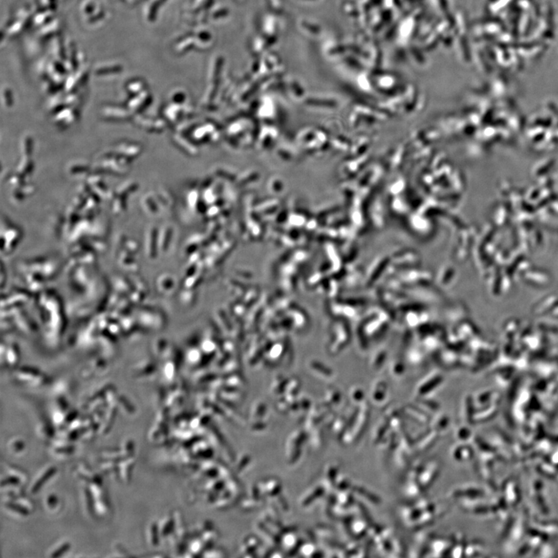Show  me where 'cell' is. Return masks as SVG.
Returning a JSON list of instances; mask_svg holds the SVG:
<instances>
[{"label":"cell","mask_w":558,"mask_h":558,"mask_svg":"<svg viewBox=\"0 0 558 558\" xmlns=\"http://www.w3.org/2000/svg\"><path fill=\"white\" fill-rule=\"evenodd\" d=\"M438 467L435 464H434V466L429 467L427 470H423V474L421 475V485L425 488L431 486L433 482H435L437 476H438Z\"/></svg>","instance_id":"6da1fadb"},{"label":"cell","mask_w":558,"mask_h":558,"mask_svg":"<svg viewBox=\"0 0 558 558\" xmlns=\"http://www.w3.org/2000/svg\"><path fill=\"white\" fill-rule=\"evenodd\" d=\"M353 489H354L353 491H355L357 494L361 495V496H363V497L366 498V499L370 501L373 504H381V499H380L378 496L374 494V493L371 492L369 490L366 489V488H363V487L357 486V485H356V486L353 487Z\"/></svg>","instance_id":"7a4b0ae2"},{"label":"cell","mask_w":558,"mask_h":558,"mask_svg":"<svg viewBox=\"0 0 558 558\" xmlns=\"http://www.w3.org/2000/svg\"><path fill=\"white\" fill-rule=\"evenodd\" d=\"M55 471L56 469L54 468V467H50L49 469H48V470L45 471V473L44 474L43 476L40 478V479H38V480L35 482L34 486L32 487L31 491H32L33 493L37 492V491L40 490V488H41L42 485H43L48 479H51V476H54V474L55 473Z\"/></svg>","instance_id":"3957f363"},{"label":"cell","mask_w":558,"mask_h":558,"mask_svg":"<svg viewBox=\"0 0 558 558\" xmlns=\"http://www.w3.org/2000/svg\"><path fill=\"white\" fill-rule=\"evenodd\" d=\"M7 506L13 512H17L20 515L27 516L28 514L27 508L21 504H16V503H13V502H10V503H7Z\"/></svg>","instance_id":"277c9868"},{"label":"cell","mask_w":558,"mask_h":558,"mask_svg":"<svg viewBox=\"0 0 558 558\" xmlns=\"http://www.w3.org/2000/svg\"><path fill=\"white\" fill-rule=\"evenodd\" d=\"M19 482H20V479L17 476H8V477L6 478L5 479L2 481V487L5 486V485H19Z\"/></svg>","instance_id":"5b68a950"},{"label":"cell","mask_w":558,"mask_h":558,"mask_svg":"<svg viewBox=\"0 0 558 558\" xmlns=\"http://www.w3.org/2000/svg\"><path fill=\"white\" fill-rule=\"evenodd\" d=\"M69 548H70V544H64L63 545H61L58 550H55V552H54V553L51 555V556H53V557H58V556H61V555L64 554Z\"/></svg>","instance_id":"8992f818"},{"label":"cell","mask_w":558,"mask_h":558,"mask_svg":"<svg viewBox=\"0 0 558 558\" xmlns=\"http://www.w3.org/2000/svg\"><path fill=\"white\" fill-rule=\"evenodd\" d=\"M57 502H58V501H57V497H55L54 496H50L49 498L48 499V504L50 507H54V506H55V505H57Z\"/></svg>","instance_id":"52a82bcc"},{"label":"cell","mask_w":558,"mask_h":558,"mask_svg":"<svg viewBox=\"0 0 558 558\" xmlns=\"http://www.w3.org/2000/svg\"><path fill=\"white\" fill-rule=\"evenodd\" d=\"M24 448V443L21 441H17L14 443V450L18 452V450H21Z\"/></svg>","instance_id":"ba28073f"}]
</instances>
